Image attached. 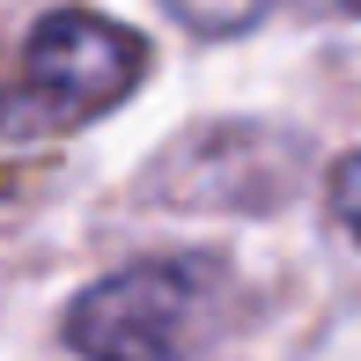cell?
I'll return each mask as SVG.
<instances>
[{"instance_id":"cell-1","label":"cell","mask_w":361,"mask_h":361,"mask_svg":"<svg viewBox=\"0 0 361 361\" xmlns=\"http://www.w3.org/2000/svg\"><path fill=\"white\" fill-rule=\"evenodd\" d=\"M147 81V37L96 8H52L23 37L15 89L0 96V140H52L118 111Z\"/></svg>"},{"instance_id":"cell-2","label":"cell","mask_w":361,"mask_h":361,"mask_svg":"<svg viewBox=\"0 0 361 361\" xmlns=\"http://www.w3.org/2000/svg\"><path fill=\"white\" fill-rule=\"evenodd\" d=\"M221 302V266L214 258H140V266L104 273L67 302V347L81 361H185L207 339V317Z\"/></svg>"},{"instance_id":"cell-3","label":"cell","mask_w":361,"mask_h":361,"mask_svg":"<svg viewBox=\"0 0 361 361\" xmlns=\"http://www.w3.org/2000/svg\"><path fill=\"white\" fill-rule=\"evenodd\" d=\"M162 8H170L185 30H200V37H236V30H251L258 15L273 8V0H162Z\"/></svg>"},{"instance_id":"cell-4","label":"cell","mask_w":361,"mask_h":361,"mask_svg":"<svg viewBox=\"0 0 361 361\" xmlns=\"http://www.w3.org/2000/svg\"><path fill=\"white\" fill-rule=\"evenodd\" d=\"M324 200H332V214L347 221V236L361 243V155H339V162H332V185H324Z\"/></svg>"},{"instance_id":"cell-5","label":"cell","mask_w":361,"mask_h":361,"mask_svg":"<svg viewBox=\"0 0 361 361\" xmlns=\"http://www.w3.org/2000/svg\"><path fill=\"white\" fill-rule=\"evenodd\" d=\"M339 8H347V15H361V0H339Z\"/></svg>"}]
</instances>
